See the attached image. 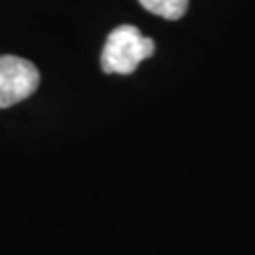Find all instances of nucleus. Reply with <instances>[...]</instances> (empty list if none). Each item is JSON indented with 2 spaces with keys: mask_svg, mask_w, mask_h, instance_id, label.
Masks as SVG:
<instances>
[{
  "mask_svg": "<svg viewBox=\"0 0 255 255\" xmlns=\"http://www.w3.org/2000/svg\"><path fill=\"white\" fill-rule=\"evenodd\" d=\"M41 83L38 68L17 55H0V109L26 100Z\"/></svg>",
  "mask_w": 255,
  "mask_h": 255,
  "instance_id": "nucleus-2",
  "label": "nucleus"
},
{
  "mask_svg": "<svg viewBox=\"0 0 255 255\" xmlns=\"http://www.w3.org/2000/svg\"><path fill=\"white\" fill-rule=\"evenodd\" d=\"M155 51L153 38L140 34L136 26H119L109 34L100 55V66L107 75H132L142 60Z\"/></svg>",
  "mask_w": 255,
  "mask_h": 255,
  "instance_id": "nucleus-1",
  "label": "nucleus"
},
{
  "mask_svg": "<svg viewBox=\"0 0 255 255\" xmlns=\"http://www.w3.org/2000/svg\"><path fill=\"white\" fill-rule=\"evenodd\" d=\"M149 13L164 19H181L187 13L189 0H138Z\"/></svg>",
  "mask_w": 255,
  "mask_h": 255,
  "instance_id": "nucleus-3",
  "label": "nucleus"
}]
</instances>
